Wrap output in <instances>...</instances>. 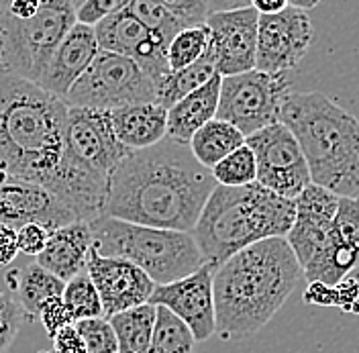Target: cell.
Here are the masks:
<instances>
[{"label": "cell", "instance_id": "1", "mask_svg": "<svg viewBox=\"0 0 359 353\" xmlns=\"http://www.w3.org/2000/svg\"><path fill=\"white\" fill-rule=\"evenodd\" d=\"M217 180L188 143L163 137L135 149L111 174L104 215L159 229L192 231Z\"/></svg>", "mask_w": 359, "mask_h": 353}, {"label": "cell", "instance_id": "2", "mask_svg": "<svg viewBox=\"0 0 359 353\" xmlns=\"http://www.w3.org/2000/svg\"><path fill=\"white\" fill-rule=\"evenodd\" d=\"M304 276L286 237L253 243L217 265V337L235 341L266 327Z\"/></svg>", "mask_w": 359, "mask_h": 353}, {"label": "cell", "instance_id": "3", "mask_svg": "<svg viewBox=\"0 0 359 353\" xmlns=\"http://www.w3.org/2000/svg\"><path fill=\"white\" fill-rule=\"evenodd\" d=\"M67 107L37 82L0 72V174L47 188L64 154Z\"/></svg>", "mask_w": 359, "mask_h": 353}, {"label": "cell", "instance_id": "4", "mask_svg": "<svg viewBox=\"0 0 359 353\" xmlns=\"http://www.w3.org/2000/svg\"><path fill=\"white\" fill-rule=\"evenodd\" d=\"M129 154L112 129L111 111L67 107L64 154L47 190L78 221H94L104 215L111 174Z\"/></svg>", "mask_w": 359, "mask_h": 353}, {"label": "cell", "instance_id": "5", "mask_svg": "<svg viewBox=\"0 0 359 353\" xmlns=\"http://www.w3.org/2000/svg\"><path fill=\"white\" fill-rule=\"evenodd\" d=\"M280 121L294 133L311 180L339 197L359 194V119L323 92H294Z\"/></svg>", "mask_w": 359, "mask_h": 353}, {"label": "cell", "instance_id": "6", "mask_svg": "<svg viewBox=\"0 0 359 353\" xmlns=\"http://www.w3.org/2000/svg\"><path fill=\"white\" fill-rule=\"evenodd\" d=\"M294 217V200L259 182L247 186L217 184L190 233L204 262L221 265L253 243L286 237Z\"/></svg>", "mask_w": 359, "mask_h": 353}, {"label": "cell", "instance_id": "7", "mask_svg": "<svg viewBox=\"0 0 359 353\" xmlns=\"http://www.w3.org/2000/svg\"><path fill=\"white\" fill-rule=\"evenodd\" d=\"M90 229L94 239L92 245L102 255L133 262L147 272L156 284L176 282L204 264L190 231L137 225L109 215L90 221Z\"/></svg>", "mask_w": 359, "mask_h": 353}, {"label": "cell", "instance_id": "8", "mask_svg": "<svg viewBox=\"0 0 359 353\" xmlns=\"http://www.w3.org/2000/svg\"><path fill=\"white\" fill-rule=\"evenodd\" d=\"M74 25L72 0H43L33 17L0 13V72L39 84L53 51Z\"/></svg>", "mask_w": 359, "mask_h": 353}, {"label": "cell", "instance_id": "9", "mask_svg": "<svg viewBox=\"0 0 359 353\" xmlns=\"http://www.w3.org/2000/svg\"><path fill=\"white\" fill-rule=\"evenodd\" d=\"M66 102L69 107L98 111H114L135 102H157V84L131 58L100 49L67 92Z\"/></svg>", "mask_w": 359, "mask_h": 353}, {"label": "cell", "instance_id": "10", "mask_svg": "<svg viewBox=\"0 0 359 353\" xmlns=\"http://www.w3.org/2000/svg\"><path fill=\"white\" fill-rule=\"evenodd\" d=\"M292 94L288 72L249 69L223 76L217 116L233 123L245 137L280 123L282 107Z\"/></svg>", "mask_w": 359, "mask_h": 353}, {"label": "cell", "instance_id": "11", "mask_svg": "<svg viewBox=\"0 0 359 353\" xmlns=\"http://www.w3.org/2000/svg\"><path fill=\"white\" fill-rule=\"evenodd\" d=\"M257 159V182L280 197L296 199L313 180L294 133L280 121L247 137Z\"/></svg>", "mask_w": 359, "mask_h": 353}, {"label": "cell", "instance_id": "12", "mask_svg": "<svg viewBox=\"0 0 359 353\" xmlns=\"http://www.w3.org/2000/svg\"><path fill=\"white\" fill-rule=\"evenodd\" d=\"M314 27L306 11L288 6L276 15H259L257 60L262 72H290L309 53Z\"/></svg>", "mask_w": 359, "mask_h": 353}, {"label": "cell", "instance_id": "13", "mask_svg": "<svg viewBox=\"0 0 359 353\" xmlns=\"http://www.w3.org/2000/svg\"><path fill=\"white\" fill-rule=\"evenodd\" d=\"M215 272L217 265L204 264L170 284H156V290L149 298L151 305L165 307L180 317L190 331L194 333L196 343H202L217 335V314H215Z\"/></svg>", "mask_w": 359, "mask_h": 353}, {"label": "cell", "instance_id": "14", "mask_svg": "<svg viewBox=\"0 0 359 353\" xmlns=\"http://www.w3.org/2000/svg\"><path fill=\"white\" fill-rule=\"evenodd\" d=\"M210 51L221 76H235L255 69L259 13L253 6L210 13Z\"/></svg>", "mask_w": 359, "mask_h": 353}, {"label": "cell", "instance_id": "15", "mask_svg": "<svg viewBox=\"0 0 359 353\" xmlns=\"http://www.w3.org/2000/svg\"><path fill=\"white\" fill-rule=\"evenodd\" d=\"M86 272L100 294L104 317L149 302L156 282L139 265L123 258L102 255L94 245L90 249Z\"/></svg>", "mask_w": 359, "mask_h": 353}, {"label": "cell", "instance_id": "16", "mask_svg": "<svg viewBox=\"0 0 359 353\" xmlns=\"http://www.w3.org/2000/svg\"><path fill=\"white\" fill-rule=\"evenodd\" d=\"M94 31L100 49L131 58L156 80V84L170 74L168 44L143 22L137 21L129 11H121L96 22Z\"/></svg>", "mask_w": 359, "mask_h": 353}, {"label": "cell", "instance_id": "17", "mask_svg": "<svg viewBox=\"0 0 359 353\" xmlns=\"http://www.w3.org/2000/svg\"><path fill=\"white\" fill-rule=\"evenodd\" d=\"M78 221L53 192L41 184L0 174V222L19 229L27 222L45 225L49 231Z\"/></svg>", "mask_w": 359, "mask_h": 353}, {"label": "cell", "instance_id": "18", "mask_svg": "<svg viewBox=\"0 0 359 353\" xmlns=\"http://www.w3.org/2000/svg\"><path fill=\"white\" fill-rule=\"evenodd\" d=\"M294 204H296V217L286 239L290 243L292 251L296 253L300 265L304 267L329 243L339 194L311 182L294 199Z\"/></svg>", "mask_w": 359, "mask_h": 353}, {"label": "cell", "instance_id": "19", "mask_svg": "<svg viewBox=\"0 0 359 353\" xmlns=\"http://www.w3.org/2000/svg\"><path fill=\"white\" fill-rule=\"evenodd\" d=\"M98 51H100V45L96 39L94 27L76 21V25L62 39V44L53 51L43 76L39 80V86H43L51 94L66 100L67 92L88 69Z\"/></svg>", "mask_w": 359, "mask_h": 353}, {"label": "cell", "instance_id": "20", "mask_svg": "<svg viewBox=\"0 0 359 353\" xmlns=\"http://www.w3.org/2000/svg\"><path fill=\"white\" fill-rule=\"evenodd\" d=\"M92 243L94 239L88 221L67 222L49 233V241L35 262L67 282L86 269Z\"/></svg>", "mask_w": 359, "mask_h": 353}, {"label": "cell", "instance_id": "21", "mask_svg": "<svg viewBox=\"0 0 359 353\" xmlns=\"http://www.w3.org/2000/svg\"><path fill=\"white\" fill-rule=\"evenodd\" d=\"M223 76L215 74L201 88L180 98L174 107L168 109V135L180 143H190L192 135L212 121L219 111Z\"/></svg>", "mask_w": 359, "mask_h": 353}, {"label": "cell", "instance_id": "22", "mask_svg": "<svg viewBox=\"0 0 359 353\" xmlns=\"http://www.w3.org/2000/svg\"><path fill=\"white\" fill-rule=\"evenodd\" d=\"M112 129L131 152L159 143L168 135V109L159 102H135L111 111Z\"/></svg>", "mask_w": 359, "mask_h": 353}, {"label": "cell", "instance_id": "23", "mask_svg": "<svg viewBox=\"0 0 359 353\" xmlns=\"http://www.w3.org/2000/svg\"><path fill=\"white\" fill-rule=\"evenodd\" d=\"M245 135L239 131L233 123L215 116L212 121H208L204 127H201L192 135L188 145H190V152L194 154V157L204 168L210 170L223 157L233 154L241 145H245Z\"/></svg>", "mask_w": 359, "mask_h": 353}, {"label": "cell", "instance_id": "24", "mask_svg": "<svg viewBox=\"0 0 359 353\" xmlns=\"http://www.w3.org/2000/svg\"><path fill=\"white\" fill-rule=\"evenodd\" d=\"M156 319L157 307L151 302L112 314L109 321L116 335L118 353H149Z\"/></svg>", "mask_w": 359, "mask_h": 353}, {"label": "cell", "instance_id": "25", "mask_svg": "<svg viewBox=\"0 0 359 353\" xmlns=\"http://www.w3.org/2000/svg\"><path fill=\"white\" fill-rule=\"evenodd\" d=\"M17 280V298L25 309V314L29 321L39 319V310L45 300L53 298V296H62L66 282L62 278H57L55 274H51L49 269H45L43 265L37 262L31 264L22 272H15Z\"/></svg>", "mask_w": 359, "mask_h": 353}, {"label": "cell", "instance_id": "26", "mask_svg": "<svg viewBox=\"0 0 359 353\" xmlns=\"http://www.w3.org/2000/svg\"><path fill=\"white\" fill-rule=\"evenodd\" d=\"M215 74H219V72H217L212 51L208 49L192 66L170 72L168 76H163L157 82V102L161 107L170 109L178 102L180 98H184L186 94H190L196 88H201L202 84H206Z\"/></svg>", "mask_w": 359, "mask_h": 353}, {"label": "cell", "instance_id": "27", "mask_svg": "<svg viewBox=\"0 0 359 353\" xmlns=\"http://www.w3.org/2000/svg\"><path fill=\"white\" fill-rule=\"evenodd\" d=\"M194 333L165 307H157V319L149 353H194Z\"/></svg>", "mask_w": 359, "mask_h": 353}, {"label": "cell", "instance_id": "28", "mask_svg": "<svg viewBox=\"0 0 359 353\" xmlns=\"http://www.w3.org/2000/svg\"><path fill=\"white\" fill-rule=\"evenodd\" d=\"M208 47H210V29L206 22L184 27L168 45L170 72L192 66L208 51Z\"/></svg>", "mask_w": 359, "mask_h": 353}, {"label": "cell", "instance_id": "29", "mask_svg": "<svg viewBox=\"0 0 359 353\" xmlns=\"http://www.w3.org/2000/svg\"><path fill=\"white\" fill-rule=\"evenodd\" d=\"M62 296H64L67 309L74 317V323L82 321V319L104 317L100 294H98V290L94 286V282H92V278H90L86 269L82 274H78L76 278L67 280Z\"/></svg>", "mask_w": 359, "mask_h": 353}, {"label": "cell", "instance_id": "30", "mask_svg": "<svg viewBox=\"0 0 359 353\" xmlns=\"http://www.w3.org/2000/svg\"><path fill=\"white\" fill-rule=\"evenodd\" d=\"M210 172L221 186H247L257 182V159L245 141V145L215 164Z\"/></svg>", "mask_w": 359, "mask_h": 353}, {"label": "cell", "instance_id": "31", "mask_svg": "<svg viewBox=\"0 0 359 353\" xmlns=\"http://www.w3.org/2000/svg\"><path fill=\"white\" fill-rule=\"evenodd\" d=\"M125 11H129L137 21H141L147 29L157 33L168 45L186 27L159 0H131Z\"/></svg>", "mask_w": 359, "mask_h": 353}, {"label": "cell", "instance_id": "32", "mask_svg": "<svg viewBox=\"0 0 359 353\" xmlns=\"http://www.w3.org/2000/svg\"><path fill=\"white\" fill-rule=\"evenodd\" d=\"M331 239L359 251V194L339 197L335 219L331 227Z\"/></svg>", "mask_w": 359, "mask_h": 353}, {"label": "cell", "instance_id": "33", "mask_svg": "<svg viewBox=\"0 0 359 353\" xmlns=\"http://www.w3.org/2000/svg\"><path fill=\"white\" fill-rule=\"evenodd\" d=\"M76 327L86 343V353H118L116 335L107 317L76 321Z\"/></svg>", "mask_w": 359, "mask_h": 353}, {"label": "cell", "instance_id": "34", "mask_svg": "<svg viewBox=\"0 0 359 353\" xmlns=\"http://www.w3.org/2000/svg\"><path fill=\"white\" fill-rule=\"evenodd\" d=\"M27 314L17 296L0 290V353H6L21 331Z\"/></svg>", "mask_w": 359, "mask_h": 353}, {"label": "cell", "instance_id": "35", "mask_svg": "<svg viewBox=\"0 0 359 353\" xmlns=\"http://www.w3.org/2000/svg\"><path fill=\"white\" fill-rule=\"evenodd\" d=\"M39 321L43 323V329L49 337H53L60 329L72 325L74 317L67 309L64 296H53V298L45 300L41 305V310H39Z\"/></svg>", "mask_w": 359, "mask_h": 353}, {"label": "cell", "instance_id": "36", "mask_svg": "<svg viewBox=\"0 0 359 353\" xmlns=\"http://www.w3.org/2000/svg\"><path fill=\"white\" fill-rule=\"evenodd\" d=\"M131 0H84L82 6L76 11V21L84 25H96L102 19L116 15L129 6Z\"/></svg>", "mask_w": 359, "mask_h": 353}, {"label": "cell", "instance_id": "37", "mask_svg": "<svg viewBox=\"0 0 359 353\" xmlns=\"http://www.w3.org/2000/svg\"><path fill=\"white\" fill-rule=\"evenodd\" d=\"M172 15H176L186 27L202 25L210 15L208 0H159Z\"/></svg>", "mask_w": 359, "mask_h": 353}, {"label": "cell", "instance_id": "38", "mask_svg": "<svg viewBox=\"0 0 359 353\" xmlns=\"http://www.w3.org/2000/svg\"><path fill=\"white\" fill-rule=\"evenodd\" d=\"M49 229L45 225L39 222H27L17 229V235H19V251L25 255H31V258H37L41 251L45 249V245L49 241Z\"/></svg>", "mask_w": 359, "mask_h": 353}, {"label": "cell", "instance_id": "39", "mask_svg": "<svg viewBox=\"0 0 359 353\" xmlns=\"http://www.w3.org/2000/svg\"><path fill=\"white\" fill-rule=\"evenodd\" d=\"M333 307L345 312H359V280L347 276L333 286Z\"/></svg>", "mask_w": 359, "mask_h": 353}, {"label": "cell", "instance_id": "40", "mask_svg": "<svg viewBox=\"0 0 359 353\" xmlns=\"http://www.w3.org/2000/svg\"><path fill=\"white\" fill-rule=\"evenodd\" d=\"M51 341H53V353H86V343L76 323L60 329L51 337Z\"/></svg>", "mask_w": 359, "mask_h": 353}, {"label": "cell", "instance_id": "41", "mask_svg": "<svg viewBox=\"0 0 359 353\" xmlns=\"http://www.w3.org/2000/svg\"><path fill=\"white\" fill-rule=\"evenodd\" d=\"M19 235L17 229L11 225H2L0 222V267L11 265L17 255H19Z\"/></svg>", "mask_w": 359, "mask_h": 353}, {"label": "cell", "instance_id": "42", "mask_svg": "<svg viewBox=\"0 0 359 353\" xmlns=\"http://www.w3.org/2000/svg\"><path fill=\"white\" fill-rule=\"evenodd\" d=\"M43 6V0H11L0 13L13 15V17H33Z\"/></svg>", "mask_w": 359, "mask_h": 353}, {"label": "cell", "instance_id": "43", "mask_svg": "<svg viewBox=\"0 0 359 353\" xmlns=\"http://www.w3.org/2000/svg\"><path fill=\"white\" fill-rule=\"evenodd\" d=\"M251 6L259 15H276L290 6V0H251Z\"/></svg>", "mask_w": 359, "mask_h": 353}, {"label": "cell", "instance_id": "44", "mask_svg": "<svg viewBox=\"0 0 359 353\" xmlns=\"http://www.w3.org/2000/svg\"><path fill=\"white\" fill-rule=\"evenodd\" d=\"M210 13L217 11H231V8H241V6H251V0H208Z\"/></svg>", "mask_w": 359, "mask_h": 353}, {"label": "cell", "instance_id": "45", "mask_svg": "<svg viewBox=\"0 0 359 353\" xmlns=\"http://www.w3.org/2000/svg\"><path fill=\"white\" fill-rule=\"evenodd\" d=\"M320 0H290V6H296V8H302V11H311L318 4Z\"/></svg>", "mask_w": 359, "mask_h": 353}, {"label": "cell", "instance_id": "46", "mask_svg": "<svg viewBox=\"0 0 359 353\" xmlns=\"http://www.w3.org/2000/svg\"><path fill=\"white\" fill-rule=\"evenodd\" d=\"M72 2H74V6H76V11H78V8L82 6V2H84V0H72Z\"/></svg>", "mask_w": 359, "mask_h": 353}, {"label": "cell", "instance_id": "47", "mask_svg": "<svg viewBox=\"0 0 359 353\" xmlns=\"http://www.w3.org/2000/svg\"><path fill=\"white\" fill-rule=\"evenodd\" d=\"M8 2H11V0H0V11H2V8H4V6L8 4Z\"/></svg>", "mask_w": 359, "mask_h": 353}, {"label": "cell", "instance_id": "48", "mask_svg": "<svg viewBox=\"0 0 359 353\" xmlns=\"http://www.w3.org/2000/svg\"><path fill=\"white\" fill-rule=\"evenodd\" d=\"M39 353H53V352H39Z\"/></svg>", "mask_w": 359, "mask_h": 353}]
</instances>
